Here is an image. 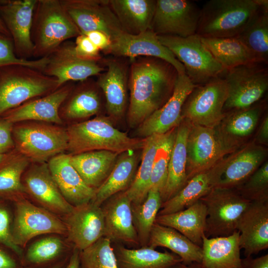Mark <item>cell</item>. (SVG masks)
I'll use <instances>...</instances> for the list:
<instances>
[{
    "mask_svg": "<svg viewBox=\"0 0 268 268\" xmlns=\"http://www.w3.org/2000/svg\"><path fill=\"white\" fill-rule=\"evenodd\" d=\"M109 54L129 60L138 57L159 58L171 64L178 74H186L184 66L150 29L137 35L122 31L111 40Z\"/></svg>",
    "mask_w": 268,
    "mask_h": 268,
    "instance_id": "44dd1931",
    "label": "cell"
},
{
    "mask_svg": "<svg viewBox=\"0 0 268 268\" xmlns=\"http://www.w3.org/2000/svg\"><path fill=\"white\" fill-rule=\"evenodd\" d=\"M243 268H268V254L253 258L252 256L242 259Z\"/></svg>",
    "mask_w": 268,
    "mask_h": 268,
    "instance_id": "db71d44e",
    "label": "cell"
},
{
    "mask_svg": "<svg viewBox=\"0 0 268 268\" xmlns=\"http://www.w3.org/2000/svg\"><path fill=\"white\" fill-rule=\"evenodd\" d=\"M190 126V123L183 119L177 129L166 184L160 194L162 203L176 195L188 182L186 147Z\"/></svg>",
    "mask_w": 268,
    "mask_h": 268,
    "instance_id": "f1b7e54d",
    "label": "cell"
},
{
    "mask_svg": "<svg viewBox=\"0 0 268 268\" xmlns=\"http://www.w3.org/2000/svg\"><path fill=\"white\" fill-rule=\"evenodd\" d=\"M148 247L166 248L178 255L182 263L189 265L201 263L202 257L201 247L198 246L175 229L155 222L151 229Z\"/></svg>",
    "mask_w": 268,
    "mask_h": 268,
    "instance_id": "8d00e7d4",
    "label": "cell"
},
{
    "mask_svg": "<svg viewBox=\"0 0 268 268\" xmlns=\"http://www.w3.org/2000/svg\"><path fill=\"white\" fill-rule=\"evenodd\" d=\"M92 77L79 81L77 87L63 103L60 115L70 120L87 118L97 114L100 110L101 101L96 81Z\"/></svg>",
    "mask_w": 268,
    "mask_h": 268,
    "instance_id": "d6a6232c",
    "label": "cell"
},
{
    "mask_svg": "<svg viewBox=\"0 0 268 268\" xmlns=\"http://www.w3.org/2000/svg\"><path fill=\"white\" fill-rule=\"evenodd\" d=\"M12 235L23 249L33 238L44 234L66 237L67 228L61 217L30 201L26 197L13 202Z\"/></svg>",
    "mask_w": 268,
    "mask_h": 268,
    "instance_id": "7c38bea8",
    "label": "cell"
},
{
    "mask_svg": "<svg viewBox=\"0 0 268 268\" xmlns=\"http://www.w3.org/2000/svg\"><path fill=\"white\" fill-rule=\"evenodd\" d=\"M111 242L103 237L80 251L81 268H119Z\"/></svg>",
    "mask_w": 268,
    "mask_h": 268,
    "instance_id": "f6af8a7d",
    "label": "cell"
},
{
    "mask_svg": "<svg viewBox=\"0 0 268 268\" xmlns=\"http://www.w3.org/2000/svg\"><path fill=\"white\" fill-rule=\"evenodd\" d=\"M120 154L108 150H94L70 154V162L84 182L96 189L105 181Z\"/></svg>",
    "mask_w": 268,
    "mask_h": 268,
    "instance_id": "1f68e13d",
    "label": "cell"
},
{
    "mask_svg": "<svg viewBox=\"0 0 268 268\" xmlns=\"http://www.w3.org/2000/svg\"><path fill=\"white\" fill-rule=\"evenodd\" d=\"M162 203L160 192L151 189L142 203L132 204L133 222L141 247L147 246L151 229Z\"/></svg>",
    "mask_w": 268,
    "mask_h": 268,
    "instance_id": "7bdbcfd3",
    "label": "cell"
},
{
    "mask_svg": "<svg viewBox=\"0 0 268 268\" xmlns=\"http://www.w3.org/2000/svg\"><path fill=\"white\" fill-rule=\"evenodd\" d=\"M30 161L15 148L0 162V199L14 202L26 197L22 176Z\"/></svg>",
    "mask_w": 268,
    "mask_h": 268,
    "instance_id": "f35d334b",
    "label": "cell"
},
{
    "mask_svg": "<svg viewBox=\"0 0 268 268\" xmlns=\"http://www.w3.org/2000/svg\"><path fill=\"white\" fill-rule=\"evenodd\" d=\"M13 124L0 118V153L6 154L15 148L12 136Z\"/></svg>",
    "mask_w": 268,
    "mask_h": 268,
    "instance_id": "f907efd6",
    "label": "cell"
},
{
    "mask_svg": "<svg viewBox=\"0 0 268 268\" xmlns=\"http://www.w3.org/2000/svg\"><path fill=\"white\" fill-rule=\"evenodd\" d=\"M21 267V261L14 253L0 246V268H20Z\"/></svg>",
    "mask_w": 268,
    "mask_h": 268,
    "instance_id": "f5cc1de1",
    "label": "cell"
},
{
    "mask_svg": "<svg viewBox=\"0 0 268 268\" xmlns=\"http://www.w3.org/2000/svg\"><path fill=\"white\" fill-rule=\"evenodd\" d=\"M157 36L161 43L184 66L186 74L195 85L204 84L224 73L225 69L197 34L187 37Z\"/></svg>",
    "mask_w": 268,
    "mask_h": 268,
    "instance_id": "52a82bcc",
    "label": "cell"
},
{
    "mask_svg": "<svg viewBox=\"0 0 268 268\" xmlns=\"http://www.w3.org/2000/svg\"><path fill=\"white\" fill-rule=\"evenodd\" d=\"M206 208L201 200L190 207L173 213L158 215L155 222L172 228L201 247L205 235Z\"/></svg>",
    "mask_w": 268,
    "mask_h": 268,
    "instance_id": "4dcf8cb0",
    "label": "cell"
},
{
    "mask_svg": "<svg viewBox=\"0 0 268 268\" xmlns=\"http://www.w3.org/2000/svg\"><path fill=\"white\" fill-rule=\"evenodd\" d=\"M61 236L50 234L31 243L24 251L22 267H48L69 257L74 248Z\"/></svg>",
    "mask_w": 268,
    "mask_h": 268,
    "instance_id": "836d02e7",
    "label": "cell"
},
{
    "mask_svg": "<svg viewBox=\"0 0 268 268\" xmlns=\"http://www.w3.org/2000/svg\"><path fill=\"white\" fill-rule=\"evenodd\" d=\"M70 154H58L47 162L61 194L71 205L76 206L91 201L96 189L88 186L70 162Z\"/></svg>",
    "mask_w": 268,
    "mask_h": 268,
    "instance_id": "484cf974",
    "label": "cell"
},
{
    "mask_svg": "<svg viewBox=\"0 0 268 268\" xmlns=\"http://www.w3.org/2000/svg\"><path fill=\"white\" fill-rule=\"evenodd\" d=\"M113 248L119 268H173L182 262L172 252H161L148 246L130 249L116 244Z\"/></svg>",
    "mask_w": 268,
    "mask_h": 268,
    "instance_id": "e575fe53",
    "label": "cell"
},
{
    "mask_svg": "<svg viewBox=\"0 0 268 268\" xmlns=\"http://www.w3.org/2000/svg\"><path fill=\"white\" fill-rule=\"evenodd\" d=\"M6 154H2L0 153V162L4 159Z\"/></svg>",
    "mask_w": 268,
    "mask_h": 268,
    "instance_id": "94428289",
    "label": "cell"
},
{
    "mask_svg": "<svg viewBox=\"0 0 268 268\" xmlns=\"http://www.w3.org/2000/svg\"><path fill=\"white\" fill-rule=\"evenodd\" d=\"M103 63L106 69L97 75L96 81L105 97L108 114L118 119L127 106L129 67L118 57L103 59Z\"/></svg>",
    "mask_w": 268,
    "mask_h": 268,
    "instance_id": "cb8c5ba5",
    "label": "cell"
},
{
    "mask_svg": "<svg viewBox=\"0 0 268 268\" xmlns=\"http://www.w3.org/2000/svg\"><path fill=\"white\" fill-rule=\"evenodd\" d=\"M258 3L257 11L235 37L248 49L258 63L268 64V0H260Z\"/></svg>",
    "mask_w": 268,
    "mask_h": 268,
    "instance_id": "74e56055",
    "label": "cell"
},
{
    "mask_svg": "<svg viewBox=\"0 0 268 268\" xmlns=\"http://www.w3.org/2000/svg\"><path fill=\"white\" fill-rule=\"evenodd\" d=\"M129 61L128 120L134 128L166 102L178 74L171 64L159 58L138 57Z\"/></svg>",
    "mask_w": 268,
    "mask_h": 268,
    "instance_id": "6da1fadb",
    "label": "cell"
},
{
    "mask_svg": "<svg viewBox=\"0 0 268 268\" xmlns=\"http://www.w3.org/2000/svg\"><path fill=\"white\" fill-rule=\"evenodd\" d=\"M258 142L263 144L268 143V117L266 116L259 129L257 137Z\"/></svg>",
    "mask_w": 268,
    "mask_h": 268,
    "instance_id": "11a10c76",
    "label": "cell"
},
{
    "mask_svg": "<svg viewBox=\"0 0 268 268\" xmlns=\"http://www.w3.org/2000/svg\"><path fill=\"white\" fill-rule=\"evenodd\" d=\"M200 200L206 208L207 238L228 236L237 231L239 218L251 202L236 188H212Z\"/></svg>",
    "mask_w": 268,
    "mask_h": 268,
    "instance_id": "9c48e42d",
    "label": "cell"
},
{
    "mask_svg": "<svg viewBox=\"0 0 268 268\" xmlns=\"http://www.w3.org/2000/svg\"><path fill=\"white\" fill-rule=\"evenodd\" d=\"M61 2L82 34L100 31L111 40L124 31L109 0H61Z\"/></svg>",
    "mask_w": 268,
    "mask_h": 268,
    "instance_id": "5bb4252c",
    "label": "cell"
},
{
    "mask_svg": "<svg viewBox=\"0 0 268 268\" xmlns=\"http://www.w3.org/2000/svg\"><path fill=\"white\" fill-rule=\"evenodd\" d=\"M259 7L256 0H210L201 9L197 34L201 38L237 36Z\"/></svg>",
    "mask_w": 268,
    "mask_h": 268,
    "instance_id": "5b68a950",
    "label": "cell"
},
{
    "mask_svg": "<svg viewBox=\"0 0 268 268\" xmlns=\"http://www.w3.org/2000/svg\"><path fill=\"white\" fill-rule=\"evenodd\" d=\"M163 134H154L145 137L142 149L141 160L134 179L125 192L132 204H138L145 199L150 189V181L154 157L163 137Z\"/></svg>",
    "mask_w": 268,
    "mask_h": 268,
    "instance_id": "60d3db41",
    "label": "cell"
},
{
    "mask_svg": "<svg viewBox=\"0 0 268 268\" xmlns=\"http://www.w3.org/2000/svg\"><path fill=\"white\" fill-rule=\"evenodd\" d=\"M236 230L245 257L268 248V201L251 202L239 218Z\"/></svg>",
    "mask_w": 268,
    "mask_h": 268,
    "instance_id": "d4e9b609",
    "label": "cell"
},
{
    "mask_svg": "<svg viewBox=\"0 0 268 268\" xmlns=\"http://www.w3.org/2000/svg\"><path fill=\"white\" fill-rule=\"evenodd\" d=\"M212 189L207 171L199 174L189 180L176 195L162 203L158 215L171 214L184 210L207 195Z\"/></svg>",
    "mask_w": 268,
    "mask_h": 268,
    "instance_id": "b9f144b4",
    "label": "cell"
},
{
    "mask_svg": "<svg viewBox=\"0 0 268 268\" xmlns=\"http://www.w3.org/2000/svg\"><path fill=\"white\" fill-rule=\"evenodd\" d=\"M70 257L67 258L54 265L44 267H21L20 268H66Z\"/></svg>",
    "mask_w": 268,
    "mask_h": 268,
    "instance_id": "6f0895ef",
    "label": "cell"
},
{
    "mask_svg": "<svg viewBox=\"0 0 268 268\" xmlns=\"http://www.w3.org/2000/svg\"><path fill=\"white\" fill-rule=\"evenodd\" d=\"M37 0H0V17L12 39L17 57H33L31 38L33 15Z\"/></svg>",
    "mask_w": 268,
    "mask_h": 268,
    "instance_id": "ac0fdd59",
    "label": "cell"
},
{
    "mask_svg": "<svg viewBox=\"0 0 268 268\" xmlns=\"http://www.w3.org/2000/svg\"><path fill=\"white\" fill-rule=\"evenodd\" d=\"M190 124L186 147L188 181L195 176L206 172L228 154L215 128Z\"/></svg>",
    "mask_w": 268,
    "mask_h": 268,
    "instance_id": "2e32d148",
    "label": "cell"
},
{
    "mask_svg": "<svg viewBox=\"0 0 268 268\" xmlns=\"http://www.w3.org/2000/svg\"><path fill=\"white\" fill-rule=\"evenodd\" d=\"M9 202L0 199V246L14 253L21 263L24 250L14 242L12 235L13 210Z\"/></svg>",
    "mask_w": 268,
    "mask_h": 268,
    "instance_id": "7dc6e473",
    "label": "cell"
},
{
    "mask_svg": "<svg viewBox=\"0 0 268 268\" xmlns=\"http://www.w3.org/2000/svg\"><path fill=\"white\" fill-rule=\"evenodd\" d=\"M48 61L47 57L34 60H24L18 58L15 53L11 38L0 33V68L12 65H22L42 72Z\"/></svg>",
    "mask_w": 268,
    "mask_h": 268,
    "instance_id": "c3c4849f",
    "label": "cell"
},
{
    "mask_svg": "<svg viewBox=\"0 0 268 268\" xmlns=\"http://www.w3.org/2000/svg\"><path fill=\"white\" fill-rule=\"evenodd\" d=\"M173 268H203L201 263H193L189 265H185L182 262L176 265Z\"/></svg>",
    "mask_w": 268,
    "mask_h": 268,
    "instance_id": "680465c9",
    "label": "cell"
},
{
    "mask_svg": "<svg viewBox=\"0 0 268 268\" xmlns=\"http://www.w3.org/2000/svg\"><path fill=\"white\" fill-rule=\"evenodd\" d=\"M228 96V87L222 76L196 86L183 105V119L192 124L215 128L225 116L223 107Z\"/></svg>",
    "mask_w": 268,
    "mask_h": 268,
    "instance_id": "30bf717a",
    "label": "cell"
},
{
    "mask_svg": "<svg viewBox=\"0 0 268 268\" xmlns=\"http://www.w3.org/2000/svg\"><path fill=\"white\" fill-rule=\"evenodd\" d=\"M84 35L87 36L100 52L105 54H110L111 40L105 33L100 31H92Z\"/></svg>",
    "mask_w": 268,
    "mask_h": 268,
    "instance_id": "816d5d0a",
    "label": "cell"
},
{
    "mask_svg": "<svg viewBox=\"0 0 268 268\" xmlns=\"http://www.w3.org/2000/svg\"><path fill=\"white\" fill-rule=\"evenodd\" d=\"M15 148L33 163H45L67 150V130L53 125L26 122L13 127Z\"/></svg>",
    "mask_w": 268,
    "mask_h": 268,
    "instance_id": "8992f818",
    "label": "cell"
},
{
    "mask_svg": "<svg viewBox=\"0 0 268 268\" xmlns=\"http://www.w3.org/2000/svg\"><path fill=\"white\" fill-rule=\"evenodd\" d=\"M62 219L67 228V240L80 251L104 236V219L101 207L92 201L74 206Z\"/></svg>",
    "mask_w": 268,
    "mask_h": 268,
    "instance_id": "ffe728a7",
    "label": "cell"
},
{
    "mask_svg": "<svg viewBox=\"0 0 268 268\" xmlns=\"http://www.w3.org/2000/svg\"><path fill=\"white\" fill-rule=\"evenodd\" d=\"M0 33H1L5 35L10 37L8 30L7 29L5 25H4V23L3 22L0 17Z\"/></svg>",
    "mask_w": 268,
    "mask_h": 268,
    "instance_id": "91938a15",
    "label": "cell"
},
{
    "mask_svg": "<svg viewBox=\"0 0 268 268\" xmlns=\"http://www.w3.org/2000/svg\"><path fill=\"white\" fill-rule=\"evenodd\" d=\"M104 219V237L111 243L139 246L134 226L132 202L125 191L106 201L101 206Z\"/></svg>",
    "mask_w": 268,
    "mask_h": 268,
    "instance_id": "603a6c76",
    "label": "cell"
},
{
    "mask_svg": "<svg viewBox=\"0 0 268 268\" xmlns=\"http://www.w3.org/2000/svg\"><path fill=\"white\" fill-rule=\"evenodd\" d=\"M66 130L68 136L67 150L70 155L102 150L121 154L142 149L145 140V138L130 137L103 117L74 124Z\"/></svg>",
    "mask_w": 268,
    "mask_h": 268,
    "instance_id": "7a4b0ae2",
    "label": "cell"
},
{
    "mask_svg": "<svg viewBox=\"0 0 268 268\" xmlns=\"http://www.w3.org/2000/svg\"><path fill=\"white\" fill-rule=\"evenodd\" d=\"M252 201H268V162L263 163L241 185L236 188Z\"/></svg>",
    "mask_w": 268,
    "mask_h": 268,
    "instance_id": "bcb514c9",
    "label": "cell"
},
{
    "mask_svg": "<svg viewBox=\"0 0 268 268\" xmlns=\"http://www.w3.org/2000/svg\"><path fill=\"white\" fill-rule=\"evenodd\" d=\"M201 9L188 0H156L151 29L157 36L187 37L197 33Z\"/></svg>",
    "mask_w": 268,
    "mask_h": 268,
    "instance_id": "4fadbf2b",
    "label": "cell"
},
{
    "mask_svg": "<svg viewBox=\"0 0 268 268\" xmlns=\"http://www.w3.org/2000/svg\"><path fill=\"white\" fill-rule=\"evenodd\" d=\"M228 87L223 111L249 108L264 96L268 89L267 64L254 63L226 70L222 76Z\"/></svg>",
    "mask_w": 268,
    "mask_h": 268,
    "instance_id": "ba28073f",
    "label": "cell"
},
{
    "mask_svg": "<svg viewBox=\"0 0 268 268\" xmlns=\"http://www.w3.org/2000/svg\"><path fill=\"white\" fill-rule=\"evenodd\" d=\"M74 45L75 54L79 58L88 61H102L101 52L85 35L80 34L77 36Z\"/></svg>",
    "mask_w": 268,
    "mask_h": 268,
    "instance_id": "681fc988",
    "label": "cell"
},
{
    "mask_svg": "<svg viewBox=\"0 0 268 268\" xmlns=\"http://www.w3.org/2000/svg\"><path fill=\"white\" fill-rule=\"evenodd\" d=\"M80 253L79 250L74 248L66 268H81Z\"/></svg>",
    "mask_w": 268,
    "mask_h": 268,
    "instance_id": "9f6ffc18",
    "label": "cell"
},
{
    "mask_svg": "<svg viewBox=\"0 0 268 268\" xmlns=\"http://www.w3.org/2000/svg\"><path fill=\"white\" fill-rule=\"evenodd\" d=\"M80 34L61 0H37L31 30L35 59L48 57L62 43Z\"/></svg>",
    "mask_w": 268,
    "mask_h": 268,
    "instance_id": "3957f363",
    "label": "cell"
},
{
    "mask_svg": "<svg viewBox=\"0 0 268 268\" xmlns=\"http://www.w3.org/2000/svg\"><path fill=\"white\" fill-rule=\"evenodd\" d=\"M262 105H253L243 110L233 111L224 117L215 128L223 147L229 154L240 148L243 141L255 130L260 117Z\"/></svg>",
    "mask_w": 268,
    "mask_h": 268,
    "instance_id": "4316f807",
    "label": "cell"
},
{
    "mask_svg": "<svg viewBox=\"0 0 268 268\" xmlns=\"http://www.w3.org/2000/svg\"><path fill=\"white\" fill-rule=\"evenodd\" d=\"M123 30L137 35L151 29L156 0H109Z\"/></svg>",
    "mask_w": 268,
    "mask_h": 268,
    "instance_id": "f546056e",
    "label": "cell"
},
{
    "mask_svg": "<svg viewBox=\"0 0 268 268\" xmlns=\"http://www.w3.org/2000/svg\"><path fill=\"white\" fill-rule=\"evenodd\" d=\"M22 182L26 195L38 206L59 217H64L73 209L59 190L47 163L29 165L22 176Z\"/></svg>",
    "mask_w": 268,
    "mask_h": 268,
    "instance_id": "9a60e30c",
    "label": "cell"
},
{
    "mask_svg": "<svg viewBox=\"0 0 268 268\" xmlns=\"http://www.w3.org/2000/svg\"><path fill=\"white\" fill-rule=\"evenodd\" d=\"M238 231L225 237L202 238L203 268H243Z\"/></svg>",
    "mask_w": 268,
    "mask_h": 268,
    "instance_id": "83f0119b",
    "label": "cell"
},
{
    "mask_svg": "<svg viewBox=\"0 0 268 268\" xmlns=\"http://www.w3.org/2000/svg\"><path fill=\"white\" fill-rule=\"evenodd\" d=\"M59 87L57 79L22 65L0 68V117L24 102L46 95Z\"/></svg>",
    "mask_w": 268,
    "mask_h": 268,
    "instance_id": "277c9868",
    "label": "cell"
},
{
    "mask_svg": "<svg viewBox=\"0 0 268 268\" xmlns=\"http://www.w3.org/2000/svg\"><path fill=\"white\" fill-rule=\"evenodd\" d=\"M201 41L225 70L258 63L255 57L236 37L205 38Z\"/></svg>",
    "mask_w": 268,
    "mask_h": 268,
    "instance_id": "ab89813d",
    "label": "cell"
},
{
    "mask_svg": "<svg viewBox=\"0 0 268 268\" xmlns=\"http://www.w3.org/2000/svg\"><path fill=\"white\" fill-rule=\"evenodd\" d=\"M196 86L186 74H178L170 97L138 126L137 134L143 138L163 134L178 126L185 102Z\"/></svg>",
    "mask_w": 268,
    "mask_h": 268,
    "instance_id": "d6986e66",
    "label": "cell"
},
{
    "mask_svg": "<svg viewBox=\"0 0 268 268\" xmlns=\"http://www.w3.org/2000/svg\"><path fill=\"white\" fill-rule=\"evenodd\" d=\"M267 150L253 141L223 157L207 171L212 188H237L263 163Z\"/></svg>",
    "mask_w": 268,
    "mask_h": 268,
    "instance_id": "8fae6325",
    "label": "cell"
},
{
    "mask_svg": "<svg viewBox=\"0 0 268 268\" xmlns=\"http://www.w3.org/2000/svg\"><path fill=\"white\" fill-rule=\"evenodd\" d=\"M43 72L55 78L59 87L68 82L81 81L97 76L105 70L101 62L79 58L74 51V43L67 41L48 57Z\"/></svg>",
    "mask_w": 268,
    "mask_h": 268,
    "instance_id": "e0dca14e",
    "label": "cell"
},
{
    "mask_svg": "<svg viewBox=\"0 0 268 268\" xmlns=\"http://www.w3.org/2000/svg\"><path fill=\"white\" fill-rule=\"evenodd\" d=\"M134 152L130 150L119 155L110 173L96 189L92 202L101 206L110 198L129 188L136 172L137 157Z\"/></svg>",
    "mask_w": 268,
    "mask_h": 268,
    "instance_id": "d590c367",
    "label": "cell"
},
{
    "mask_svg": "<svg viewBox=\"0 0 268 268\" xmlns=\"http://www.w3.org/2000/svg\"><path fill=\"white\" fill-rule=\"evenodd\" d=\"M73 87L72 82H67L46 95L30 99L5 112L1 116L13 124L34 121L61 125L59 110Z\"/></svg>",
    "mask_w": 268,
    "mask_h": 268,
    "instance_id": "7402d4cb",
    "label": "cell"
},
{
    "mask_svg": "<svg viewBox=\"0 0 268 268\" xmlns=\"http://www.w3.org/2000/svg\"><path fill=\"white\" fill-rule=\"evenodd\" d=\"M176 130L175 128L163 134L154 157L150 181V189L157 190L160 194L166 184Z\"/></svg>",
    "mask_w": 268,
    "mask_h": 268,
    "instance_id": "ee69618b",
    "label": "cell"
}]
</instances>
